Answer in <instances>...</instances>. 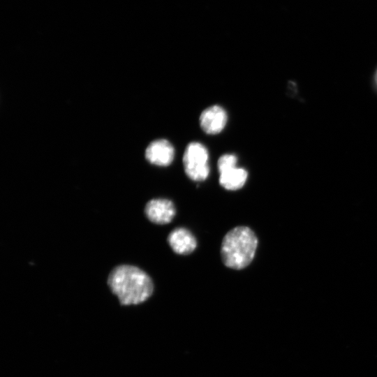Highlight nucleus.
<instances>
[{
  "label": "nucleus",
  "instance_id": "1",
  "mask_svg": "<svg viewBox=\"0 0 377 377\" xmlns=\"http://www.w3.org/2000/svg\"><path fill=\"white\" fill-rule=\"evenodd\" d=\"M108 283L112 292L124 306L139 304L152 294L151 278L140 268L128 265L116 267L110 272Z\"/></svg>",
  "mask_w": 377,
  "mask_h": 377
},
{
  "label": "nucleus",
  "instance_id": "8",
  "mask_svg": "<svg viewBox=\"0 0 377 377\" xmlns=\"http://www.w3.org/2000/svg\"><path fill=\"white\" fill-rule=\"evenodd\" d=\"M220 174L219 184L224 188L236 191L241 188L247 179V171L237 165L229 167L219 171Z\"/></svg>",
  "mask_w": 377,
  "mask_h": 377
},
{
  "label": "nucleus",
  "instance_id": "5",
  "mask_svg": "<svg viewBox=\"0 0 377 377\" xmlns=\"http://www.w3.org/2000/svg\"><path fill=\"white\" fill-rule=\"evenodd\" d=\"M175 149L171 143L165 139L151 142L146 149L145 157L151 163L159 166H168L172 162Z\"/></svg>",
  "mask_w": 377,
  "mask_h": 377
},
{
  "label": "nucleus",
  "instance_id": "10",
  "mask_svg": "<svg viewBox=\"0 0 377 377\" xmlns=\"http://www.w3.org/2000/svg\"><path fill=\"white\" fill-rule=\"evenodd\" d=\"M374 81H375V84H376V85L377 87V70H376L375 75H374Z\"/></svg>",
  "mask_w": 377,
  "mask_h": 377
},
{
  "label": "nucleus",
  "instance_id": "7",
  "mask_svg": "<svg viewBox=\"0 0 377 377\" xmlns=\"http://www.w3.org/2000/svg\"><path fill=\"white\" fill-rule=\"evenodd\" d=\"M168 242L172 251L180 255L192 253L197 246L193 235L184 228L173 230L168 237Z\"/></svg>",
  "mask_w": 377,
  "mask_h": 377
},
{
  "label": "nucleus",
  "instance_id": "4",
  "mask_svg": "<svg viewBox=\"0 0 377 377\" xmlns=\"http://www.w3.org/2000/svg\"><path fill=\"white\" fill-rule=\"evenodd\" d=\"M148 219L156 224H167L173 219L176 209L173 202L168 199H153L145 208Z\"/></svg>",
  "mask_w": 377,
  "mask_h": 377
},
{
  "label": "nucleus",
  "instance_id": "3",
  "mask_svg": "<svg viewBox=\"0 0 377 377\" xmlns=\"http://www.w3.org/2000/svg\"><path fill=\"white\" fill-rule=\"evenodd\" d=\"M207 148L199 142H191L186 147L183 163L186 175L191 180L201 182L205 180L209 173Z\"/></svg>",
  "mask_w": 377,
  "mask_h": 377
},
{
  "label": "nucleus",
  "instance_id": "9",
  "mask_svg": "<svg viewBox=\"0 0 377 377\" xmlns=\"http://www.w3.org/2000/svg\"><path fill=\"white\" fill-rule=\"evenodd\" d=\"M237 158L234 154H226L222 155L218 160L217 166L219 171L229 167L237 165Z\"/></svg>",
  "mask_w": 377,
  "mask_h": 377
},
{
  "label": "nucleus",
  "instance_id": "2",
  "mask_svg": "<svg viewBox=\"0 0 377 377\" xmlns=\"http://www.w3.org/2000/svg\"><path fill=\"white\" fill-rule=\"evenodd\" d=\"M258 246V238L246 226H237L226 233L221 256L224 265L231 269H242L253 260Z\"/></svg>",
  "mask_w": 377,
  "mask_h": 377
},
{
  "label": "nucleus",
  "instance_id": "6",
  "mask_svg": "<svg viewBox=\"0 0 377 377\" xmlns=\"http://www.w3.org/2000/svg\"><path fill=\"white\" fill-rule=\"evenodd\" d=\"M226 122L227 114L225 110L217 105L206 108L200 117V127L206 133L210 135L220 133Z\"/></svg>",
  "mask_w": 377,
  "mask_h": 377
}]
</instances>
